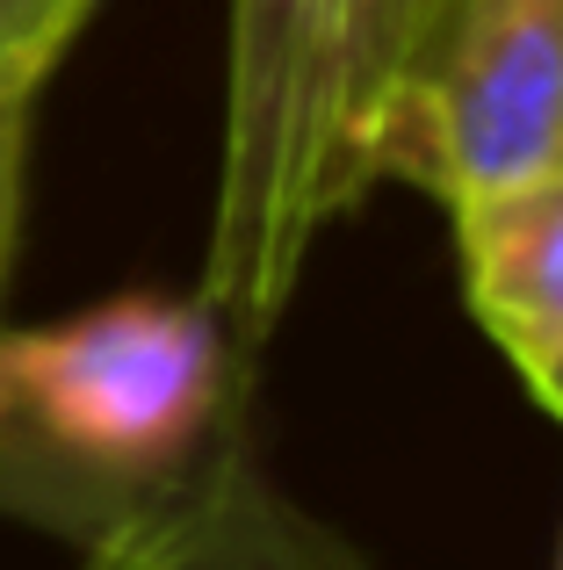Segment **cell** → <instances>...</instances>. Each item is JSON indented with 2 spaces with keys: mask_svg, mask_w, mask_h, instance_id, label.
I'll return each instance as SVG.
<instances>
[{
  "mask_svg": "<svg viewBox=\"0 0 563 570\" xmlns=\"http://www.w3.org/2000/svg\"><path fill=\"white\" fill-rule=\"evenodd\" d=\"M225 159L203 261V304L260 340L296 296L333 195V51L339 0H231Z\"/></svg>",
  "mask_w": 563,
  "mask_h": 570,
  "instance_id": "cell-1",
  "label": "cell"
},
{
  "mask_svg": "<svg viewBox=\"0 0 563 570\" xmlns=\"http://www.w3.org/2000/svg\"><path fill=\"white\" fill-rule=\"evenodd\" d=\"M225 397V318L188 296L130 289L58 325L0 333V433L51 462L145 484L203 441Z\"/></svg>",
  "mask_w": 563,
  "mask_h": 570,
  "instance_id": "cell-2",
  "label": "cell"
},
{
  "mask_svg": "<svg viewBox=\"0 0 563 570\" xmlns=\"http://www.w3.org/2000/svg\"><path fill=\"white\" fill-rule=\"evenodd\" d=\"M563 167V0H448L383 145V181L455 209Z\"/></svg>",
  "mask_w": 563,
  "mask_h": 570,
  "instance_id": "cell-3",
  "label": "cell"
},
{
  "mask_svg": "<svg viewBox=\"0 0 563 570\" xmlns=\"http://www.w3.org/2000/svg\"><path fill=\"white\" fill-rule=\"evenodd\" d=\"M463 289L477 325L521 376L563 354V167L542 181L455 209Z\"/></svg>",
  "mask_w": 563,
  "mask_h": 570,
  "instance_id": "cell-4",
  "label": "cell"
},
{
  "mask_svg": "<svg viewBox=\"0 0 563 570\" xmlns=\"http://www.w3.org/2000/svg\"><path fill=\"white\" fill-rule=\"evenodd\" d=\"M448 0H339L333 51V195L354 209L383 181V145L419 80Z\"/></svg>",
  "mask_w": 563,
  "mask_h": 570,
  "instance_id": "cell-5",
  "label": "cell"
},
{
  "mask_svg": "<svg viewBox=\"0 0 563 570\" xmlns=\"http://www.w3.org/2000/svg\"><path fill=\"white\" fill-rule=\"evenodd\" d=\"M95 0H0V124L37 109V87L80 37Z\"/></svg>",
  "mask_w": 563,
  "mask_h": 570,
  "instance_id": "cell-6",
  "label": "cell"
},
{
  "mask_svg": "<svg viewBox=\"0 0 563 570\" xmlns=\"http://www.w3.org/2000/svg\"><path fill=\"white\" fill-rule=\"evenodd\" d=\"M22 153H29V116L0 124V275L14 253V217H22Z\"/></svg>",
  "mask_w": 563,
  "mask_h": 570,
  "instance_id": "cell-7",
  "label": "cell"
},
{
  "mask_svg": "<svg viewBox=\"0 0 563 570\" xmlns=\"http://www.w3.org/2000/svg\"><path fill=\"white\" fill-rule=\"evenodd\" d=\"M521 383L535 390V404H542V412H550L556 426H563V354H556V362H542L535 376H521Z\"/></svg>",
  "mask_w": 563,
  "mask_h": 570,
  "instance_id": "cell-8",
  "label": "cell"
},
{
  "mask_svg": "<svg viewBox=\"0 0 563 570\" xmlns=\"http://www.w3.org/2000/svg\"><path fill=\"white\" fill-rule=\"evenodd\" d=\"M556 570H563V563H556Z\"/></svg>",
  "mask_w": 563,
  "mask_h": 570,
  "instance_id": "cell-9",
  "label": "cell"
}]
</instances>
